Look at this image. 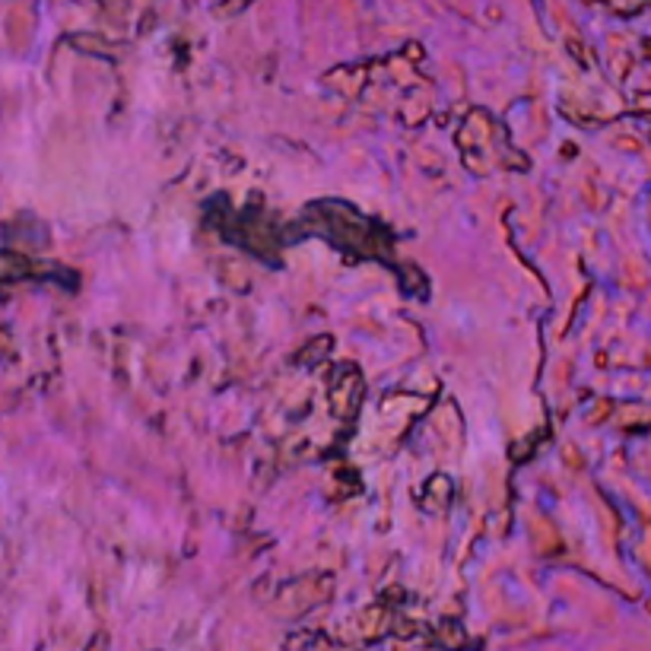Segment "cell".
Listing matches in <instances>:
<instances>
[{
  "instance_id": "1",
  "label": "cell",
  "mask_w": 651,
  "mask_h": 651,
  "mask_svg": "<svg viewBox=\"0 0 651 651\" xmlns=\"http://www.w3.org/2000/svg\"><path fill=\"white\" fill-rule=\"evenodd\" d=\"M86 651H109V638H105V635H96V638H92V645H90Z\"/></svg>"
}]
</instances>
